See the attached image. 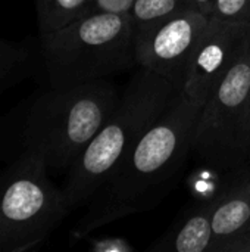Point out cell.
<instances>
[{"instance_id": "1", "label": "cell", "mask_w": 250, "mask_h": 252, "mask_svg": "<svg viewBox=\"0 0 250 252\" xmlns=\"http://www.w3.org/2000/svg\"><path fill=\"white\" fill-rule=\"evenodd\" d=\"M202 106L180 93L88 199L74 227L77 236L159 205L192 155Z\"/></svg>"}, {"instance_id": "8", "label": "cell", "mask_w": 250, "mask_h": 252, "mask_svg": "<svg viewBox=\"0 0 250 252\" xmlns=\"http://www.w3.org/2000/svg\"><path fill=\"white\" fill-rule=\"evenodd\" d=\"M249 46V24L211 18L193 53L183 93L203 105Z\"/></svg>"}, {"instance_id": "13", "label": "cell", "mask_w": 250, "mask_h": 252, "mask_svg": "<svg viewBox=\"0 0 250 252\" xmlns=\"http://www.w3.org/2000/svg\"><path fill=\"white\" fill-rule=\"evenodd\" d=\"M35 66L34 50L0 38V93L29 77Z\"/></svg>"}, {"instance_id": "11", "label": "cell", "mask_w": 250, "mask_h": 252, "mask_svg": "<svg viewBox=\"0 0 250 252\" xmlns=\"http://www.w3.org/2000/svg\"><path fill=\"white\" fill-rule=\"evenodd\" d=\"M187 9H194L190 0H134L128 16L134 28L136 41Z\"/></svg>"}, {"instance_id": "18", "label": "cell", "mask_w": 250, "mask_h": 252, "mask_svg": "<svg viewBox=\"0 0 250 252\" xmlns=\"http://www.w3.org/2000/svg\"><path fill=\"white\" fill-rule=\"evenodd\" d=\"M248 142H249V151H250V94H249V117H248Z\"/></svg>"}, {"instance_id": "10", "label": "cell", "mask_w": 250, "mask_h": 252, "mask_svg": "<svg viewBox=\"0 0 250 252\" xmlns=\"http://www.w3.org/2000/svg\"><path fill=\"white\" fill-rule=\"evenodd\" d=\"M215 199L193 210L190 216L165 241L153 245L155 251L209 252L214 241L212 214Z\"/></svg>"}, {"instance_id": "7", "label": "cell", "mask_w": 250, "mask_h": 252, "mask_svg": "<svg viewBox=\"0 0 250 252\" xmlns=\"http://www.w3.org/2000/svg\"><path fill=\"white\" fill-rule=\"evenodd\" d=\"M211 16L187 9L162 22L136 41V63L184 87L193 53L209 25Z\"/></svg>"}, {"instance_id": "14", "label": "cell", "mask_w": 250, "mask_h": 252, "mask_svg": "<svg viewBox=\"0 0 250 252\" xmlns=\"http://www.w3.org/2000/svg\"><path fill=\"white\" fill-rule=\"evenodd\" d=\"M211 18L250 25V0H214Z\"/></svg>"}, {"instance_id": "9", "label": "cell", "mask_w": 250, "mask_h": 252, "mask_svg": "<svg viewBox=\"0 0 250 252\" xmlns=\"http://www.w3.org/2000/svg\"><path fill=\"white\" fill-rule=\"evenodd\" d=\"M234 177L214 198V241L209 252H225L233 242L250 236V170Z\"/></svg>"}, {"instance_id": "5", "label": "cell", "mask_w": 250, "mask_h": 252, "mask_svg": "<svg viewBox=\"0 0 250 252\" xmlns=\"http://www.w3.org/2000/svg\"><path fill=\"white\" fill-rule=\"evenodd\" d=\"M69 213L63 190L37 155L21 154L0 171V252L41 245Z\"/></svg>"}, {"instance_id": "4", "label": "cell", "mask_w": 250, "mask_h": 252, "mask_svg": "<svg viewBox=\"0 0 250 252\" xmlns=\"http://www.w3.org/2000/svg\"><path fill=\"white\" fill-rule=\"evenodd\" d=\"M41 58L52 87L109 78L136 63L128 13H90L41 37Z\"/></svg>"}, {"instance_id": "3", "label": "cell", "mask_w": 250, "mask_h": 252, "mask_svg": "<svg viewBox=\"0 0 250 252\" xmlns=\"http://www.w3.org/2000/svg\"><path fill=\"white\" fill-rule=\"evenodd\" d=\"M181 92L169 80L139 66L109 120L66 173L62 190L71 211L88 202L124 155L136 146Z\"/></svg>"}, {"instance_id": "6", "label": "cell", "mask_w": 250, "mask_h": 252, "mask_svg": "<svg viewBox=\"0 0 250 252\" xmlns=\"http://www.w3.org/2000/svg\"><path fill=\"white\" fill-rule=\"evenodd\" d=\"M249 94L250 46L202 106L192 151L200 164L231 176L250 170Z\"/></svg>"}, {"instance_id": "2", "label": "cell", "mask_w": 250, "mask_h": 252, "mask_svg": "<svg viewBox=\"0 0 250 252\" xmlns=\"http://www.w3.org/2000/svg\"><path fill=\"white\" fill-rule=\"evenodd\" d=\"M119 97L121 92L109 78L68 87L50 86L34 94L6 117L15 157L34 154L49 173H68L109 120Z\"/></svg>"}, {"instance_id": "16", "label": "cell", "mask_w": 250, "mask_h": 252, "mask_svg": "<svg viewBox=\"0 0 250 252\" xmlns=\"http://www.w3.org/2000/svg\"><path fill=\"white\" fill-rule=\"evenodd\" d=\"M91 250L96 252H111V251H119L127 252L133 251L134 248L127 244V241L124 239H118V238H106V239H99L96 242H93Z\"/></svg>"}, {"instance_id": "12", "label": "cell", "mask_w": 250, "mask_h": 252, "mask_svg": "<svg viewBox=\"0 0 250 252\" xmlns=\"http://www.w3.org/2000/svg\"><path fill=\"white\" fill-rule=\"evenodd\" d=\"M91 0H37L40 37L50 35L88 15Z\"/></svg>"}, {"instance_id": "15", "label": "cell", "mask_w": 250, "mask_h": 252, "mask_svg": "<svg viewBox=\"0 0 250 252\" xmlns=\"http://www.w3.org/2000/svg\"><path fill=\"white\" fill-rule=\"evenodd\" d=\"M134 0H91L90 13H128Z\"/></svg>"}, {"instance_id": "17", "label": "cell", "mask_w": 250, "mask_h": 252, "mask_svg": "<svg viewBox=\"0 0 250 252\" xmlns=\"http://www.w3.org/2000/svg\"><path fill=\"white\" fill-rule=\"evenodd\" d=\"M190 3H192V6L194 9H197V10H200V12H203L205 15L209 16L214 0H190Z\"/></svg>"}]
</instances>
